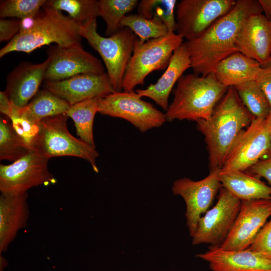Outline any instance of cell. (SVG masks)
<instances>
[{
	"instance_id": "6da1fadb",
	"label": "cell",
	"mask_w": 271,
	"mask_h": 271,
	"mask_svg": "<svg viewBox=\"0 0 271 271\" xmlns=\"http://www.w3.org/2000/svg\"><path fill=\"white\" fill-rule=\"evenodd\" d=\"M256 0H237L232 10L217 20L198 38L187 41L191 68L194 73L205 76L231 54L238 52L236 38L240 26L249 16L262 14Z\"/></svg>"
},
{
	"instance_id": "7a4b0ae2",
	"label": "cell",
	"mask_w": 271,
	"mask_h": 271,
	"mask_svg": "<svg viewBox=\"0 0 271 271\" xmlns=\"http://www.w3.org/2000/svg\"><path fill=\"white\" fill-rule=\"evenodd\" d=\"M254 118L231 86L228 88L209 118L196 121L197 129L205 137L210 172L222 168L236 139Z\"/></svg>"
},
{
	"instance_id": "3957f363",
	"label": "cell",
	"mask_w": 271,
	"mask_h": 271,
	"mask_svg": "<svg viewBox=\"0 0 271 271\" xmlns=\"http://www.w3.org/2000/svg\"><path fill=\"white\" fill-rule=\"evenodd\" d=\"M21 21L20 32L1 49L0 58L12 52L30 53L51 43L66 47L81 42L79 26L45 4L34 18Z\"/></svg>"
},
{
	"instance_id": "277c9868",
	"label": "cell",
	"mask_w": 271,
	"mask_h": 271,
	"mask_svg": "<svg viewBox=\"0 0 271 271\" xmlns=\"http://www.w3.org/2000/svg\"><path fill=\"white\" fill-rule=\"evenodd\" d=\"M228 88L216 79L213 72L205 76L194 73L183 75L166 111L167 121L209 118Z\"/></svg>"
},
{
	"instance_id": "5b68a950",
	"label": "cell",
	"mask_w": 271,
	"mask_h": 271,
	"mask_svg": "<svg viewBox=\"0 0 271 271\" xmlns=\"http://www.w3.org/2000/svg\"><path fill=\"white\" fill-rule=\"evenodd\" d=\"M183 41V38L175 32L144 42L137 38L123 78L122 91H133L137 85L144 83L151 72L166 69Z\"/></svg>"
},
{
	"instance_id": "8992f818",
	"label": "cell",
	"mask_w": 271,
	"mask_h": 271,
	"mask_svg": "<svg viewBox=\"0 0 271 271\" xmlns=\"http://www.w3.org/2000/svg\"><path fill=\"white\" fill-rule=\"evenodd\" d=\"M79 34L100 55L115 91H121L123 78L132 54L136 35L122 28L107 37L97 31L96 19L79 26Z\"/></svg>"
},
{
	"instance_id": "52a82bcc",
	"label": "cell",
	"mask_w": 271,
	"mask_h": 271,
	"mask_svg": "<svg viewBox=\"0 0 271 271\" xmlns=\"http://www.w3.org/2000/svg\"><path fill=\"white\" fill-rule=\"evenodd\" d=\"M66 113L49 117L40 122V129L33 148L50 158L73 156L88 161L93 170H99L96 164L98 152L90 145L73 137L68 131Z\"/></svg>"
},
{
	"instance_id": "ba28073f",
	"label": "cell",
	"mask_w": 271,
	"mask_h": 271,
	"mask_svg": "<svg viewBox=\"0 0 271 271\" xmlns=\"http://www.w3.org/2000/svg\"><path fill=\"white\" fill-rule=\"evenodd\" d=\"M49 159L36 149L10 165H0L1 194L19 195L34 187L54 184L56 180L49 171Z\"/></svg>"
},
{
	"instance_id": "9c48e42d",
	"label": "cell",
	"mask_w": 271,
	"mask_h": 271,
	"mask_svg": "<svg viewBox=\"0 0 271 271\" xmlns=\"http://www.w3.org/2000/svg\"><path fill=\"white\" fill-rule=\"evenodd\" d=\"M141 98L134 90L114 91L98 98V112L127 120L142 132L161 126L167 121L165 113Z\"/></svg>"
},
{
	"instance_id": "30bf717a",
	"label": "cell",
	"mask_w": 271,
	"mask_h": 271,
	"mask_svg": "<svg viewBox=\"0 0 271 271\" xmlns=\"http://www.w3.org/2000/svg\"><path fill=\"white\" fill-rule=\"evenodd\" d=\"M270 148L267 117L254 118L236 139L220 170L246 171L260 160L267 158Z\"/></svg>"
},
{
	"instance_id": "8fae6325",
	"label": "cell",
	"mask_w": 271,
	"mask_h": 271,
	"mask_svg": "<svg viewBox=\"0 0 271 271\" xmlns=\"http://www.w3.org/2000/svg\"><path fill=\"white\" fill-rule=\"evenodd\" d=\"M234 0H182L176 8V33L187 41L201 36L233 8Z\"/></svg>"
},
{
	"instance_id": "7c38bea8",
	"label": "cell",
	"mask_w": 271,
	"mask_h": 271,
	"mask_svg": "<svg viewBox=\"0 0 271 271\" xmlns=\"http://www.w3.org/2000/svg\"><path fill=\"white\" fill-rule=\"evenodd\" d=\"M241 201L221 186L217 202L200 218L192 244L219 246L225 240L240 209Z\"/></svg>"
},
{
	"instance_id": "4fadbf2b",
	"label": "cell",
	"mask_w": 271,
	"mask_h": 271,
	"mask_svg": "<svg viewBox=\"0 0 271 271\" xmlns=\"http://www.w3.org/2000/svg\"><path fill=\"white\" fill-rule=\"evenodd\" d=\"M47 53L49 62L44 81L56 82L81 74L105 72L101 62L85 51L80 43L66 47L51 46Z\"/></svg>"
},
{
	"instance_id": "5bb4252c",
	"label": "cell",
	"mask_w": 271,
	"mask_h": 271,
	"mask_svg": "<svg viewBox=\"0 0 271 271\" xmlns=\"http://www.w3.org/2000/svg\"><path fill=\"white\" fill-rule=\"evenodd\" d=\"M220 171H211L206 177L199 181L183 178L175 180L173 184V193L182 197L185 202L186 223L191 237L202 215L209 210L221 187Z\"/></svg>"
},
{
	"instance_id": "9a60e30c",
	"label": "cell",
	"mask_w": 271,
	"mask_h": 271,
	"mask_svg": "<svg viewBox=\"0 0 271 271\" xmlns=\"http://www.w3.org/2000/svg\"><path fill=\"white\" fill-rule=\"evenodd\" d=\"M271 216V199L241 200L240 209L225 240L218 247L227 250L247 249Z\"/></svg>"
},
{
	"instance_id": "2e32d148",
	"label": "cell",
	"mask_w": 271,
	"mask_h": 271,
	"mask_svg": "<svg viewBox=\"0 0 271 271\" xmlns=\"http://www.w3.org/2000/svg\"><path fill=\"white\" fill-rule=\"evenodd\" d=\"M43 87L70 105L82 101L105 96L115 91L107 74H81L56 81H44Z\"/></svg>"
},
{
	"instance_id": "e0dca14e",
	"label": "cell",
	"mask_w": 271,
	"mask_h": 271,
	"mask_svg": "<svg viewBox=\"0 0 271 271\" xmlns=\"http://www.w3.org/2000/svg\"><path fill=\"white\" fill-rule=\"evenodd\" d=\"M238 52L259 64L271 56V21L262 14L251 15L242 23L236 38Z\"/></svg>"
},
{
	"instance_id": "ac0fdd59",
	"label": "cell",
	"mask_w": 271,
	"mask_h": 271,
	"mask_svg": "<svg viewBox=\"0 0 271 271\" xmlns=\"http://www.w3.org/2000/svg\"><path fill=\"white\" fill-rule=\"evenodd\" d=\"M49 62L48 58L38 64L22 62L8 74L5 92L14 109L25 106L39 92Z\"/></svg>"
},
{
	"instance_id": "d6986e66",
	"label": "cell",
	"mask_w": 271,
	"mask_h": 271,
	"mask_svg": "<svg viewBox=\"0 0 271 271\" xmlns=\"http://www.w3.org/2000/svg\"><path fill=\"white\" fill-rule=\"evenodd\" d=\"M196 256L207 262L212 271H271V260L248 248L227 250L210 247L209 250Z\"/></svg>"
},
{
	"instance_id": "ffe728a7",
	"label": "cell",
	"mask_w": 271,
	"mask_h": 271,
	"mask_svg": "<svg viewBox=\"0 0 271 271\" xmlns=\"http://www.w3.org/2000/svg\"><path fill=\"white\" fill-rule=\"evenodd\" d=\"M191 68V59L188 48L183 43L174 52L169 64L161 77L154 84L145 89L136 90L141 97L151 98L166 111L170 93L175 83Z\"/></svg>"
},
{
	"instance_id": "44dd1931",
	"label": "cell",
	"mask_w": 271,
	"mask_h": 271,
	"mask_svg": "<svg viewBox=\"0 0 271 271\" xmlns=\"http://www.w3.org/2000/svg\"><path fill=\"white\" fill-rule=\"evenodd\" d=\"M28 193L0 196V252L5 251L29 217Z\"/></svg>"
},
{
	"instance_id": "7402d4cb",
	"label": "cell",
	"mask_w": 271,
	"mask_h": 271,
	"mask_svg": "<svg viewBox=\"0 0 271 271\" xmlns=\"http://www.w3.org/2000/svg\"><path fill=\"white\" fill-rule=\"evenodd\" d=\"M261 69L258 62L237 52L220 61L212 72L220 83L229 87L255 80Z\"/></svg>"
},
{
	"instance_id": "603a6c76",
	"label": "cell",
	"mask_w": 271,
	"mask_h": 271,
	"mask_svg": "<svg viewBox=\"0 0 271 271\" xmlns=\"http://www.w3.org/2000/svg\"><path fill=\"white\" fill-rule=\"evenodd\" d=\"M221 186L241 200L271 199V186L246 171H220Z\"/></svg>"
},
{
	"instance_id": "cb8c5ba5",
	"label": "cell",
	"mask_w": 271,
	"mask_h": 271,
	"mask_svg": "<svg viewBox=\"0 0 271 271\" xmlns=\"http://www.w3.org/2000/svg\"><path fill=\"white\" fill-rule=\"evenodd\" d=\"M70 106L66 101L44 88L40 90L24 107L13 108L12 116H19L32 122L40 123L45 118L66 113Z\"/></svg>"
},
{
	"instance_id": "d4e9b609",
	"label": "cell",
	"mask_w": 271,
	"mask_h": 271,
	"mask_svg": "<svg viewBox=\"0 0 271 271\" xmlns=\"http://www.w3.org/2000/svg\"><path fill=\"white\" fill-rule=\"evenodd\" d=\"M98 98L89 99L71 105L66 113L73 120L80 139L94 148L93 125L95 115L98 112Z\"/></svg>"
},
{
	"instance_id": "484cf974",
	"label": "cell",
	"mask_w": 271,
	"mask_h": 271,
	"mask_svg": "<svg viewBox=\"0 0 271 271\" xmlns=\"http://www.w3.org/2000/svg\"><path fill=\"white\" fill-rule=\"evenodd\" d=\"M138 0H99L98 16L104 21L105 34L111 36L121 29V23L127 14L136 8Z\"/></svg>"
},
{
	"instance_id": "4316f807",
	"label": "cell",
	"mask_w": 271,
	"mask_h": 271,
	"mask_svg": "<svg viewBox=\"0 0 271 271\" xmlns=\"http://www.w3.org/2000/svg\"><path fill=\"white\" fill-rule=\"evenodd\" d=\"M242 102L255 118H266L271 105L266 95L255 80L234 86Z\"/></svg>"
},
{
	"instance_id": "83f0119b",
	"label": "cell",
	"mask_w": 271,
	"mask_h": 271,
	"mask_svg": "<svg viewBox=\"0 0 271 271\" xmlns=\"http://www.w3.org/2000/svg\"><path fill=\"white\" fill-rule=\"evenodd\" d=\"M96 0H49L45 5L59 11H65L79 26L98 17Z\"/></svg>"
},
{
	"instance_id": "f1b7e54d",
	"label": "cell",
	"mask_w": 271,
	"mask_h": 271,
	"mask_svg": "<svg viewBox=\"0 0 271 271\" xmlns=\"http://www.w3.org/2000/svg\"><path fill=\"white\" fill-rule=\"evenodd\" d=\"M177 4L176 0H142L137 6L138 14L148 19H159L167 26L169 32H175Z\"/></svg>"
},
{
	"instance_id": "f546056e",
	"label": "cell",
	"mask_w": 271,
	"mask_h": 271,
	"mask_svg": "<svg viewBox=\"0 0 271 271\" xmlns=\"http://www.w3.org/2000/svg\"><path fill=\"white\" fill-rule=\"evenodd\" d=\"M121 28L129 29L142 41L162 37L167 35V26L160 20L148 19L139 14L127 15L121 23Z\"/></svg>"
},
{
	"instance_id": "4dcf8cb0",
	"label": "cell",
	"mask_w": 271,
	"mask_h": 271,
	"mask_svg": "<svg viewBox=\"0 0 271 271\" xmlns=\"http://www.w3.org/2000/svg\"><path fill=\"white\" fill-rule=\"evenodd\" d=\"M32 148L15 131L12 124L0 118V159L13 162L26 155Z\"/></svg>"
},
{
	"instance_id": "1f68e13d",
	"label": "cell",
	"mask_w": 271,
	"mask_h": 271,
	"mask_svg": "<svg viewBox=\"0 0 271 271\" xmlns=\"http://www.w3.org/2000/svg\"><path fill=\"white\" fill-rule=\"evenodd\" d=\"M46 0H5L0 3V18H34L45 5Z\"/></svg>"
},
{
	"instance_id": "d6a6232c",
	"label": "cell",
	"mask_w": 271,
	"mask_h": 271,
	"mask_svg": "<svg viewBox=\"0 0 271 271\" xmlns=\"http://www.w3.org/2000/svg\"><path fill=\"white\" fill-rule=\"evenodd\" d=\"M16 133L31 148H33L40 129V123L32 122L19 116L10 119Z\"/></svg>"
},
{
	"instance_id": "836d02e7",
	"label": "cell",
	"mask_w": 271,
	"mask_h": 271,
	"mask_svg": "<svg viewBox=\"0 0 271 271\" xmlns=\"http://www.w3.org/2000/svg\"><path fill=\"white\" fill-rule=\"evenodd\" d=\"M248 249L271 260V219L257 232Z\"/></svg>"
},
{
	"instance_id": "e575fe53",
	"label": "cell",
	"mask_w": 271,
	"mask_h": 271,
	"mask_svg": "<svg viewBox=\"0 0 271 271\" xmlns=\"http://www.w3.org/2000/svg\"><path fill=\"white\" fill-rule=\"evenodd\" d=\"M21 20L0 19V42L10 41L20 31Z\"/></svg>"
},
{
	"instance_id": "d590c367",
	"label": "cell",
	"mask_w": 271,
	"mask_h": 271,
	"mask_svg": "<svg viewBox=\"0 0 271 271\" xmlns=\"http://www.w3.org/2000/svg\"><path fill=\"white\" fill-rule=\"evenodd\" d=\"M246 172L260 178H264L271 186V158L260 160Z\"/></svg>"
},
{
	"instance_id": "8d00e7d4",
	"label": "cell",
	"mask_w": 271,
	"mask_h": 271,
	"mask_svg": "<svg viewBox=\"0 0 271 271\" xmlns=\"http://www.w3.org/2000/svg\"><path fill=\"white\" fill-rule=\"evenodd\" d=\"M271 105V67L261 68L255 80Z\"/></svg>"
},
{
	"instance_id": "74e56055",
	"label": "cell",
	"mask_w": 271,
	"mask_h": 271,
	"mask_svg": "<svg viewBox=\"0 0 271 271\" xmlns=\"http://www.w3.org/2000/svg\"><path fill=\"white\" fill-rule=\"evenodd\" d=\"M14 108L7 93L0 91V112L10 119L13 116Z\"/></svg>"
},
{
	"instance_id": "f35d334b",
	"label": "cell",
	"mask_w": 271,
	"mask_h": 271,
	"mask_svg": "<svg viewBox=\"0 0 271 271\" xmlns=\"http://www.w3.org/2000/svg\"><path fill=\"white\" fill-rule=\"evenodd\" d=\"M264 16L271 21V0H258Z\"/></svg>"
},
{
	"instance_id": "ab89813d",
	"label": "cell",
	"mask_w": 271,
	"mask_h": 271,
	"mask_svg": "<svg viewBox=\"0 0 271 271\" xmlns=\"http://www.w3.org/2000/svg\"><path fill=\"white\" fill-rule=\"evenodd\" d=\"M261 68L271 67V56L265 62L260 64Z\"/></svg>"
},
{
	"instance_id": "60d3db41",
	"label": "cell",
	"mask_w": 271,
	"mask_h": 271,
	"mask_svg": "<svg viewBox=\"0 0 271 271\" xmlns=\"http://www.w3.org/2000/svg\"><path fill=\"white\" fill-rule=\"evenodd\" d=\"M268 120V125H269V133L270 136V139H271V111L269 114V115L267 116ZM271 158V148L270 150L268 156V158Z\"/></svg>"
}]
</instances>
